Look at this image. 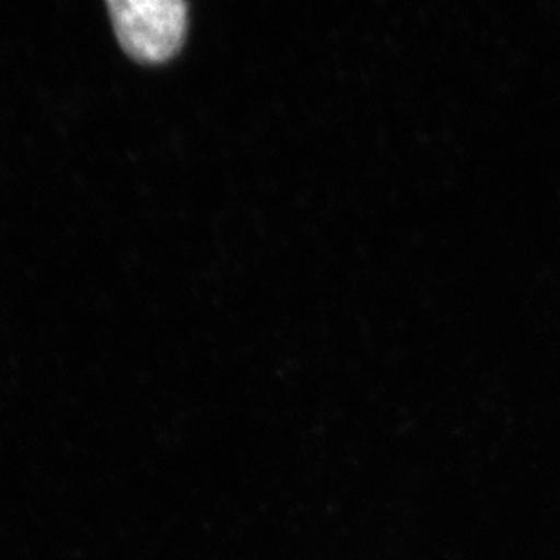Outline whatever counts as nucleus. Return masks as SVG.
Returning a JSON list of instances; mask_svg holds the SVG:
<instances>
[{"mask_svg":"<svg viewBox=\"0 0 560 560\" xmlns=\"http://www.w3.org/2000/svg\"><path fill=\"white\" fill-rule=\"evenodd\" d=\"M124 48L145 62L170 59L186 33L187 4L182 0H109Z\"/></svg>","mask_w":560,"mask_h":560,"instance_id":"obj_1","label":"nucleus"}]
</instances>
